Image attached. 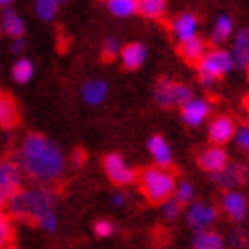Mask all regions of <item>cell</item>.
Here are the masks:
<instances>
[{"label": "cell", "instance_id": "cell-1", "mask_svg": "<svg viewBox=\"0 0 249 249\" xmlns=\"http://www.w3.org/2000/svg\"><path fill=\"white\" fill-rule=\"evenodd\" d=\"M15 161L25 178L39 186H53L68 170V158L61 147L39 133H31L20 141Z\"/></svg>", "mask_w": 249, "mask_h": 249}, {"label": "cell", "instance_id": "cell-2", "mask_svg": "<svg viewBox=\"0 0 249 249\" xmlns=\"http://www.w3.org/2000/svg\"><path fill=\"white\" fill-rule=\"evenodd\" d=\"M57 194L51 186L31 184L23 186L15 198L8 202L6 213L13 221L35 225L45 233H55L59 227L57 216Z\"/></svg>", "mask_w": 249, "mask_h": 249}, {"label": "cell", "instance_id": "cell-3", "mask_svg": "<svg viewBox=\"0 0 249 249\" xmlns=\"http://www.w3.org/2000/svg\"><path fill=\"white\" fill-rule=\"evenodd\" d=\"M139 186L141 192L145 194V198L149 202H165L174 196V190L178 182H176V176L168 170V168H147L143 170L139 176Z\"/></svg>", "mask_w": 249, "mask_h": 249}, {"label": "cell", "instance_id": "cell-4", "mask_svg": "<svg viewBox=\"0 0 249 249\" xmlns=\"http://www.w3.org/2000/svg\"><path fill=\"white\" fill-rule=\"evenodd\" d=\"M233 68H235V64H233L231 51L214 47V49L206 51L204 57L198 61V78L202 82V86L211 88L216 80L227 76Z\"/></svg>", "mask_w": 249, "mask_h": 249}, {"label": "cell", "instance_id": "cell-5", "mask_svg": "<svg viewBox=\"0 0 249 249\" xmlns=\"http://www.w3.org/2000/svg\"><path fill=\"white\" fill-rule=\"evenodd\" d=\"M25 176L15 160H0V209H6L15 194L23 188Z\"/></svg>", "mask_w": 249, "mask_h": 249}, {"label": "cell", "instance_id": "cell-6", "mask_svg": "<svg viewBox=\"0 0 249 249\" xmlns=\"http://www.w3.org/2000/svg\"><path fill=\"white\" fill-rule=\"evenodd\" d=\"M153 96L158 100V105L170 108V107H184L194 94L192 88L182 84V82H174V80H161L158 82V86L153 90Z\"/></svg>", "mask_w": 249, "mask_h": 249}, {"label": "cell", "instance_id": "cell-7", "mask_svg": "<svg viewBox=\"0 0 249 249\" xmlns=\"http://www.w3.org/2000/svg\"><path fill=\"white\" fill-rule=\"evenodd\" d=\"M216 209L209 202H192L186 209V223L190 225L194 233L211 231V227L216 223Z\"/></svg>", "mask_w": 249, "mask_h": 249}, {"label": "cell", "instance_id": "cell-8", "mask_svg": "<svg viewBox=\"0 0 249 249\" xmlns=\"http://www.w3.org/2000/svg\"><path fill=\"white\" fill-rule=\"evenodd\" d=\"M105 172L108 176V180L112 184H117V186H129L135 182V170L131 168V165L124 161V158L121 153H108L107 158H105Z\"/></svg>", "mask_w": 249, "mask_h": 249}, {"label": "cell", "instance_id": "cell-9", "mask_svg": "<svg viewBox=\"0 0 249 249\" xmlns=\"http://www.w3.org/2000/svg\"><path fill=\"white\" fill-rule=\"evenodd\" d=\"M249 178V168L245 163H227V168L221 170L219 174H214L213 176V180L221 186V188H225L227 192L229 190H235L237 186H241L245 184Z\"/></svg>", "mask_w": 249, "mask_h": 249}, {"label": "cell", "instance_id": "cell-10", "mask_svg": "<svg viewBox=\"0 0 249 249\" xmlns=\"http://www.w3.org/2000/svg\"><path fill=\"white\" fill-rule=\"evenodd\" d=\"M180 110H182V121L186 124H190V127H200L211 115V102L206 98L192 96Z\"/></svg>", "mask_w": 249, "mask_h": 249}, {"label": "cell", "instance_id": "cell-11", "mask_svg": "<svg viewBox=\"0 0 249 249\" xmlns=\"http://www.w3.org/2000/svg\"><path fill=\"white\" fill-rule=\"evenodd\" d=\"M221 206H223V213L229 216L233 223H243L245 221V216H247V198L239 190L225 192L223 200H221Z\"/></svg>", "mask_w": 249, "mask_h": 249}, {"label": "cell", "instance_id": "cell-12", "mask_svg": "<svg viewBox=\"0 0 249 249\" xmlns=\"http://www.w3.org/2000/svg\"><path fill=\"white\" fill-rule=\"evenodd\" d=\"M227 163H229V155H227V151L223 147H219V145H213V147H206L200 155H198V165L209 172V174H219L221 170L227 168Z\"/></svg>", "mask_w": 249, "mask_h": 249}, {"label": "cell", "instance_id": "cell-13", "mask_svg": "<svg viewBox=\"0 0 249 249\" xmlns=\"http://www.w3.org/2000/svg\"><path fill=\"white\" fill-rule=\"evenodd\" d=\"M235 131L237 127L229 117H214L209 123V139L213 141V145H219V147L235 137Z\"/></svg>", "mask_w": 249, "mask_h": 249}, {"label": "cell", "instance_id": "cell-14", "mask_svg": "<svg viewBox=\"0 0 249 249\" xmlns=\"http://www.w3.org/2000/svg\"><path fill=\"white\" fill-rule=\"evenodd\" d=\"M231 57L235 68L239 70H249V29H239L233 35L231 43Z\"/></svg>", "mask_w": 249, "mask_h": 249}, {"label": "cell", "instance_id": "cell-15", "mask_svg": "<svg viewBox=\"0 0 249 249\" xmlns=\"http://www.w3.org/2000/svg\"><path fill=\"white\" fill-rule=\"evenodd\" d=\"M147 151H149L151 160H153V163L158 165V168H170V165H172L174 153H172L170 143L165 141L161 135H153V137H149Z\"/></svg>", "mask_w": 249, "mask_h": 249}, {"label": "cell", "instance_id": "cell-16", "mask_svg": "<svg viewBox=\"0 0 249 249\" xmlns=\"http://www.w3.org/2000/svg\"><path fill=\"white\" fill-rule=\"evenodd\" d=\"M172 33L174 37L184 43V41H188L192 37L198 35V18H196L192 13H182L174 18L172 23Z\"/></svg>", "mask_w": 249, "mask_h": 249}, {"label": "cell", "instance_id": "cell-17", "mask_svg": "<svg viewBox=\"0 0 249 249\" xmlns=\"http://www.w3.org/2000/svg\"><path fill=\"white\" fill-rule=\"evenodd\" d=\"M108 96V84L105 80H88L84 86H82V100L86 105H102Z\"/></svg>", "mask_w": 249, "mask_h": 249}, {"label": "cell", "instance_id": "cell-18", "mask_svg": "<svg viewBox=\"0 0 249 249\" xmlns=\"http://www.w3.org/2000/svg\"><path fill=\"white\" fill-rule=\"evenodd\" d=\"M121 59L127 70H139L145 64V59H147V49H145L143 43H129L123 47Z\"/></svg>", "mask_w": 249, "mask_h": 249}, {"label": "cell", "instance_id": "cell-19", "mask_svg": "<svg viewBox=\"0 0 249 249\" xmlns=\"http://www.w3.org/2000/svg\"><path fill=\"white\" fill-rule=\"evenodd\" d=\"M0 23H2V33H6L13 39H20L25 35V20L18 13H15L13 8H6L2 17H0Z\"/></svg>", "mask_w": 249, "mask_h": 249}, {"label": "cell", "instance_id": "cell-20", "mask_svg": "<svg viewBox=\"0 0 249 249\" xmlns=\"http://www.w3.org/2000/svg\"><path fill=\"white\" fill-rule=\"evenodd\" d=\"M192 249H227V241L221 233L216 231H200L194 233Z\"/></svg>", "mask_w": 249, "mask_h": 249}, {"label": "cell", "instance_id": "cell-21", "mask_svg": "<svg viewBox=\"0 0 249 249\" xmlns=\"http://www.w3.org/2000/svg\"><path fill=\"white\" fill-rule=\"evenodd\" d=\"M206 43H204V39L202 37H192L188 41H184V43H180V53L186 61H192V64H198V61L204 57L206 53Z\"/></svg>", "mask_w": 249, "mask_h": 249}, {"label": "cell", "instance_id": "cell-22", "mask_svg": "<svg viewBox=\"0 0 249 249\" xmlns=\"http://www.w3.org/2000/svg\"><path fill=\"white\" fill-rule=\"evenodd\" d=\"M233 35H235V25H233V18L231 17L223 15V17H219V18L214 20L213 31H211V37H213V41H214L216 45L225 43V41L231 39Z\"/></svg>", "mask_w": 249, "mask_h": 249}, {"label": "cell", "instance_id": "cell-23", "mask_svg": "<svg viewBox=\"0 0 249 249\" xmlns=\"http://www.w3.org/2000/svg\"><path fill=\"white\" fill-rule=\"evenodd\" d=\"M15 245V221L4 209H0V249H13Z\"/></svg>", "mask_w": 249, "mask_h": 249}, {"label": "cell", "instance_id": "cell-24", "mask_svg": "<svg viewBox=\"0 0 249 249\" xmlns=\"http://www.w3.org/2000/svg\"><path fill=\"white\" fill-rule=\"evenodd\" d=\"M168 0H137V13L147 18H160L165 13Z\"/></svg>", "mask_w": 249, "mask_h": 249}, {"label": "cell", "instance_id": "cell-25", "mask_svg": "<svg viewBox=\"0 0 249 249\" xmlns=\"http://www.w3.org/2000/svg\"><path fill=\"white\" fill-rule=\"evenodd\" d=\"M35 74V66H33V61L27 59V57H18L15 61V66H13V78L15 82H18V84H27V82L33 78Z\"/></svg>", "mask_w": 249, "mask_h": 249}, {"label": "cell", "instance_id": "cell-26", "mask_svg": "<svg viewBox=\"0 0 249 249\" xmlns=\"http://www.w3.org/2000/svg\"><path fill=\"white\" fill-rule=\"evenodd\" d=\"M17 123V107L6 94L0 92V127H13Z\"/></svg>", "mask_w": 249, "mask_h": 249}, {"label": "cell", "instance_id": "cell-27", "mask_svg": "<svg viewBox=\"0 0 249 249\" xmlns=\"http://www.w3.org/2000/svg\"><path fill=\"white\" fill-rule=\"evenodd\" d=\"M107 8L119 18H127L137 13V0H107Z\"/></svg>", "mask_w": 249, "mask_h": 249}, {"label": "cell", "instance_id": "cell-28", "mask_svg": "<svg viewBox=\"0 0 249 249\" xmlns=\"http://www.w3.org/2000/svg\"><path fill=\"white\" fill-rule=\"evenodd\" d=\"M66 0H35V13L41 20H53Z\"/></svg>", "mask_w": 249, "mask_h": 249}, {"label": "cell", "instance_id": "cell-29", "mask_svg": "<svg viewBox=\"0 0 249 249\" xmlns=\"http://www.w3.org/2000/svg\"><path fill=\"white\" fill-rule=\"evenodd\" d=\"M227 249H249V233L241 227H235L229 233V237H225Z\"/></svg>", "mask_w": 249, "mask_h": 249}, {"label": "cell", "instance_id": "cell-30", "mask_svg": "<svg viewBox=\"0 0 249 249\" xmlns=\"http://www.w3.org/2000/svg\"><path fill=\"white\" fill-rule=\"evenodd\" d=\"M174 198L182 202V204H192L194 202V186L192 182L184 180V182H178V186H176L174 190Z\"/></svg>", "mask_w": 249, "mask_h": 249}, {"label": "cell", "instance_id": "cell-31", "mask_svg": "<svg viewBox=\"0 0 249 249\" xmlns=\"http://www.w3.org/2000/svg\"><path fill=\"white\" fill-rule=\"evenodd\" d=\"M182 206H184V204L178 202V200H176L174 196H172L170 200H165V202L161 204L163 219H165V221H176V219H178V216L182 214Z\"/></svg>", "mask_w": 249, "mask_h": 249}, {"label": "cell", "instance_id": "cell-32", "mask_svg": "<svg viewBox=\"0 0 249 249\" xmlns=\"http://www.w3.org/2000/svg\"><path fill=\"white\" fill-rule=\"evenodd\" d=\"M235 143H237V147H239L241 151L249 153V123L241 124V127H237V131H235Z\"/></svg>", "mask_w": 249, "mask_h": 249}, {"label": "cell", "instance_id": "cell-33", "mask_svg": "<svg viewBox=\"0 0 249 249\" xmlns=\"http://www.w3.org/2000/svg\"><path fill=\"white\" fill-rule=\"evenodd\" d=\"M121 51H123L121 41H119V39H115V37H108V39L105 41V45H102V53H105L108 59L121 55Z\"/></svg>", "mask_w": 249, "mask_h": 249}, {"label": "cell", "instance_id": "cell-34", "mask_svg": "<svg viewBox=\"0 0 249 249\" xmlns=\"http://www.w3.org/2000/svg\"><path fill=\"white\" fill-rule=\"evenodd\" d=\"M112 233H115V225H112V221H108V219H98L96 223H94V235L96 237H110Z\"/></svg>", "mask_w": 249, "mask_h": 249}, {"label": "cell", "instance_id": "cell-35", "mask_svg": "<svg viewBox=\"0 0 249 249\" xmlns=\"http://www.w3.org/2000/svg\"><path fill=\"white\" fill-rule=\"evenodd\" d=\"M110 202H112V206H117V209H123V206L129 202V194L124 190H119L110 196Z\"/></svg>", "mask_w": 249, "mask_h": 249}, {"label": "cell", "instance_id": "cell-36", "mask_svg": "<svg viewBox=\"0 0 249 249\" xmlns=\"http://www.w3.org/2000/svg\"><path fill=\"white\" fill-rule=\"evenodd\" d=\"M70 163L74 165V168H80L82 163H84V153H82L80 149H76V151H71V155H70Z\"/></svg>", "mask_w": 249, "mask_h": 249}, {"label": "cell", "instance_id": "cell-37", "mask_svg": "<svg viewBox=\"0 0 249 249\" xmlns=\"http://www.w3.org/2000/svg\"><path fill=\"white\" fill-rule=\"evenodd\" d=\"M25 47V39L20 37V39H13V51H23Z\"/></svg>", "mask_w": 249, "mask_h": 249}, {"label": "cell", "instance_id": "cell-38", "mask_svg": "<svg viewBox=\"0 0 249 249\" xmlns=\"http://www.w3.org/2000/svg\"><path fill=\"white\" fill-rule=\"evenodd\" d=\"M13 2H15V0H0V6H2V8H8Z\"/></svg>", "mask_w": 249, "mask_h": 249}, {"label": "cell", "instance_id": "cell-39", "mask_svg": "<svg viewBox=\"0 0 249 249\" xmlns=\"http://www.w3.org/2000/svg\"><path fill=\"white\" fill-rule=\"evenodd\" d=\"M0 35H2V23H0Z\"/></svg>", "mask_w": 249, "mask_h": 249}]
</instances>
